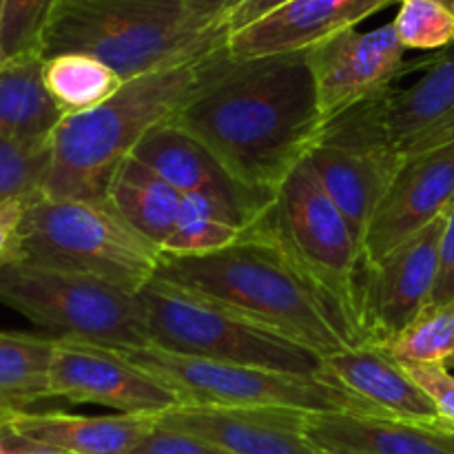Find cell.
<instances>
[{"mask_svg": "<svg viewBox=\"0 0 454 454\" xmlns=\"http://www.w3.org/2000/svg\"><path fill=\"white\" fill-rule=\"evenodd\" d=\"M319 380L344 388L381 417L442 424L437 408L433 406L424 390L408 377L402 364L390 357L375 344H362L341 353L324 357V371Z\"/></svg>", "mask_w": 454, "mask_h": 454, "instance_id": "d6986e66", "label": "cell"}, {"mask_svg": "<svg viewBox=\"0 0 454 454\" xmlns=\"http://www.w3.org/2000/svg\"><path fill=\"white\" fill-rule=\"evenodd\" d=\"M388 89L326 120L306 158L328 198L353 226L362 251L368 224L403 162L386 122Z\"/></svg>", "mask_w": 454, "mask_h": 454, "instance_id": "30bf717a", "label": "cell"}, {"mask_svg": "<svg viewBox=\"0 0 454 454\" xmlns=\"http://www.w3.org/2000/svg\"><path fill=\"white\" fill-rule=\"evenodd\" d=\"M229 38V20H204L184 0H58L40 58L87 53L129 82L198 65Z\"/></svg>", "mask_w": 454, "mask_h": 454, "instance_id": "3957f363", "label": "cell"}, {"mask_svg": "<svg viewBox=\"0 0 454 454\" xmlns=\"http://www.w3.org/2000/svg\"><path fill=\"white\" fill-rule=\"evenodd\" d=\"M304 417L306 412L284 408L177 406L155 421L231 454H319L306 439Z\"/></svg>", "mask_w": 454, "mask_h": 454, "instance_id": "9a60e30c", "label": "cell"}, {"mask_svg": "<svg viewBox=\"0 0 454 454\" xmlns=\"http://www.w3.org/2000/svg\"><path fill=\"white\" fill-rule=\"evenodd\" d=\"M198 65L140 75L124 82L105 105L62 115L49 137L51 160L40 195L53 200L109 198L120 164L131 158L151 129L171 120L186 100Z\"/></svg>", "mask_w": 454, "mask_h": 454, "instance_id": "277c9868", "label": "cell"}, {"mask_svg": "<svg viewBox=\"0 0 454 454\" xmlns=\"http://www.w3.org/2000/svg\"><path fill=\"white\" fill-rule=\"evenodd\" d=\"M131 158L151 168L155 176L168 182L182 195L195 193V191L224 195L231 202L242 207L251 217V222L269 207L260 198L242 189L202 142L182 131L171 120L151 129L137 142Z\"/></svg>", "mask_w": 454, "mask_h": 454, "instance_id": "44dd1931", "label": "cell"}, {"mask_svg": "<svg viewBox=\"0 0 454 454\" xmlns=\"http://www.w3.org/2000/svg\"><path fill=\"white\" fill-rule=\"evenodd\" d=\"M62 115L43 82V58L27 56L0 65V137L47 140Z\"/></svg>", "mask_w": 454, "mask_h": 454, "instance_id": "7402d4cb", "label": "cell"}, {"mask_svg": "<svg viewBox=\"0 0 454 454\" xmlns=\"http://www.w3.org/2000/svg\"><path fill=\"white\" fill-rule=\"evenodd\" d=\"M0 304L67 340L115 350L153 348L140 295L93 275L12 262L0 266Z\"/></svg>", "mask_w": 454, "mask_h": 454, "instance_id": "52a82bcc", "label": "cell"}, {"mask_svg": "<svg viewBox=\"0 0 454 454\" xmlns=\"http://www.w3.org/2000/svg\"><path fill=\"white\" fill-rule=\"evenodd\" d=\"M397 0H288L253 25L231 34L235 58L279 56L306 51Z\"/></svg>", "mask_w": 454, "mask_h": 454, "instance_id": "2e32d148", "label": "cell"}, {"mask_svg": "<svg viewBox=\"0 0 454 454\" xmlns=\"http://www.w3.org/2000/svg\"><path fill=\"white\" fill-rule=\"evenodd\" d=\"M319 454H324V452H319Z\"/></svg>", "mask_w": 454, "mask_h": 454, "instance_id": "7bdbcfd3", "label": "cell"}, {"mask_svg": "<svg viewBox=\"0 0 454 454\" xmlns=\"http://www.w3.org/2000/svg\"><path fill=\"white\" fill-rule=\"evenodd\" d=\"M437 3H442L443 7H446V9H450V12L454 13V0H437Z\"/></svg>", "mask_w": 454, "mask_h": 454, "instance_id": "74e56055", "label": "cell"}, {"mask_svg": "<svg viewBox=\"0 0 454 454\" xmlns=\"http://www.w3.org/2000/svg\"><path fill=\"white\" fill-rule=\"evenodd\" d=\"M153 428L155 417L122 412L84 417L58 411H12L0 419L3 434L71 454H129Z\"/></svg>", "mask_w": 454, "mask_h": 454, "instance_id": "ffe728a7", "label": "cell"}, {"mask_svg": "<svg viewBox=\"0 0 454 454\" xmlns=\"http://www.w3.org/2000/svg\"><path fill=\"white\" fill-rule=\"evenodd\" d=\"M395 31L406 49H446L454 43V13L437 0H399Z\"/></svg>", "mask_w": 454, "mask_h": 454, "instance_id": "f546056e", "label": "cell"}, {"mask_svg": "<svg viewBox=\"0 0 454 454\" xmlns=\"http://www.w3.org/2000/svg\"><path fill=\"white\" fill-rule=\"evenodd\" d=\"M7 412H12V411H4V408H0V419H3V417L7 415Z\"/></svg>", "mask_w": 454, "mask_h": 454, "instance_id": "60d3db41", "label": "cell"}, {"mask_svg": "<svg viewBox=\"0 0 454 454\" xmlns=\"http://www.w3.org/2000/svg\"><path fill=\"white\" fill-rule=\"evenodd\" d=\"M184 3L195 16L204 20H231L235 9L242 7L247 0H184Z\"/></svg>", "mask_w": 454, "mask_h": 454, "instance_id": "d590c367", "label": "cell"}, {"mask_svg": "<svg viewBox=\"0 0 454 454\" xmlns=\"http://www.w3.org/2000/svg\"><path fill=\"white\" fill-rule=\"evenodd\" d=\"M29 200H7L0 204V266L20 260V226Z\"/></svg>", "mask_w": 454, "mask_h": 454, "instance_id": "d6a6232c", "label": "cell"}, {"mask_svg": "<svg viewBox=\"0 0 454 454\" xmlns=\"http://www.w3.org/2000/svg\"><path fill=\"white\" fill-rule=\"evenodd\" d=\"M251 226V217L229 198L208 191L182 195L176 229L164 242L167 255H208L231 247Z\"/></svg>", "mask_w": 454, "mask_h": 454, "instance_id": "cb8c5ba5", "label": "cell"}, {"mask_svg": "<svg viewBox=\"0 0 454 454\" xmlns=\"http://www.w3.org/2000/svg\"><path fill=\"white\" fill-rule=\"evenodd\" d=\"M158 278L306 346L319 357L353 348L322 293L255 226L208 255L162 253Z\"/></svg>", "mask_w": 454, "mask_h": 454, "instance_id": "7a4b0ae2", "label": "cell"}, {"mask_svg": "<svg viewBox=\"0 0 454 454\" xmlns=\"http://www.w3.org/2000/svg\"><path fill=\"white\" fill-rule=\"evenodd\" d=\"M56 337L0 331V408L27 411V406L51 397V375Z\"/></svg>", "mask_w": 454, "mask_h": 454, "instance_id": "d4e9b609", "label": "cell"}, {"mask_svg": "<svg viewBox=\"0 0 454 454\" xmlns=\"http://www.w3.org/2000/svg\"><path fill=\"white\" fill-rule=\"evenodd\" d=\"M446 215L430 222L381 262L364 266V344H384L402 333L433 300Z\"/></svg>", "mask_w": 454, "mask_h": 454, "instance_id": "7c38bea8", "label": "cell"}, {"mask_svg": "<svg viewBox=\"0 0 454 454\" xmlns=\"http://www.w3.org/2000/svg\"><path fill=\"white\" fill-rule=\"evenodd\" d=\"M162 251L137 233L106 200L27 202L20 226V260L75 270L140 293L158 275Z\"/></svg>", "mask_w": 454, "mask_h": 454, "instance_id": "8992f818", "label": "cell"}, {"mask_svg": "<svg viewBox=\"0 0 454 454\" xmlns=\"http://www.w3.org/2000/svg\"><path fill=\"white\" fill-rule=\"evenodd\" d=\"M251 226L286 253L328 301L350 344L362 346V244L306 160Z\"/></svg>", "mask_w": 454, "mask_h": 454, "instance_id": "5b68a950", "label": "cell"}, {"mask_svg": "<svg viewBox=\"0 0 454 454\" xmlns=\"http://www.w3.org/2000/svg\"><path fill=\"white\" fill-rule=\"evenodd\" d=\"M421 67L415 82L386 93V122L402 160L454 145V43Z\"/></svg>", "mask_w": 454, "mask_h": 454, "instance_id": "e0dca14e", "label": "cell"}, {"mask_svg": "<svg viewBox=\"0 0 454 454\" xmlns=\"http://www.w3.org/2000/svg\"><path fill=\"white\" fill-rule=\"evenodd\" d=\"M43 82L62 114L96 109L122 89V78L87 53H58L43 60Z\"/></svg>", "mask_w": 454, "mask_h": 454, "instance_id": "484cf974", "label": "cell"}, {"mask_svg": "<svg viewBox=\"0 0 454 454\" xmlns=\"http://www.w3.org/2000/svg\"><path fill=\"white\" fill-rule=\"evenodd\" d=\"M399 364L454 362V300L428 304L402 333L380 344Z\"/></svg>", "mask_w": 454, "mask_h": 454, "instance_id": "4316f807", "label": "cell"}, {"mask_svg": "<svg viewBox=\"0 0 454 454\" xmlns=\"http://www.w3.org/2000/svg\"><path fill=\"white\" fill-rule=\"evenodd\" d=\"M412 381L437 408L439 417L454 424V375L446 364H402Z\"/></svg>", "mask_w": 454, "mask_h": 454, "instance_id": "4dcf8cb0", "label": "cell"}, {"mask_svg": "<svg viewBox=\"0 0 454 454\" xmlns=\"http://www.w3.org/2000/svg\"><path fill=\"white\" fill-rule=\"evenodd\" d=\"M0 454H9V450H7V443H4V439L0 437Z\"/></svg>", "mask_w": 454, "mask_h": 454, "instance_id": "ab89813d", "label": "cell"}, {"mask_svg": "<svg viewBox=\"0 0 454 454\" xmlns=\"http://www.w3.org/2000/svg\"><path fill=\"white\" fill-rule=\"evenodd\" d=\"M153 348L211 362L319 377L324 357L155 275L140 293Z\"/></svg>", "mask_w": 454, "mask_h": 454, "instance_id": "ba28073f", "label": "cell"}, {"mask_svg": "<svg viewBox=\"0 0 454 454\" xmlns=\"http://www.w3.org/2000/svg\"><path fill=\"white\" fill-rule=\"evenodd\" d=\"M304 434L324 454H454V424L353 412H306Z\"/></svg>", "mask_w": 454, "mask_h": 454, "instance_id": "ac0fdd59", "label": "cell"}, {"mask_svg": "<svg viewBox=\"0 0 454 454\" xmlns=\"http://www.w3.org/2000/svg\"><path fill=\"white\" fill-rule=\"evenodd\" d=\"M109 202L137 233L162 251L176 229L182 193L136 158H127L111 182Z\"/></svg>", "mask_w": 454, "mask_h": 454, "instance_id": "603a6c76", "label": "cell"}, {"mask_svg": "<svg viewBox=\"0 0 454 454\" xmlns=\"http://www.w3.org/2000/svg\"><path fill=\"white\" fill-rule=\"evenodd\" d=\"M129 454H231L193 434L177 433L158 426Z\"/></svg>", "mask_w": 454, "mask_h": 454, "instance_id": "1f68e13d", "label": "cell"}, {"mask_svg": "<svg viewBox=\"0 0 454 454\" xmlns=\"http://www.w3.org/2000/svg\"><path fill=\"white\" fill-rule=\"evenodd\" d=\"M171 122L202 142L242 189L270 204L324 129L309 56L235 58L222 49L200 62Z\"/></svg>", "mask_w": 454, "mask_h": 454, "instance_id": "6da1fadb", "label": "cell"}, {"mask_svg": "<svg viewBox=\"0 0 454 454\" xmlns=\"http://www.w3.org/2000/svg\"><path fill=\"white\" fill-rule=\"evenodd\" d=\"M452 300H454V202L446 213L442 248H439V275H437V284H434L430 304H443V301H452Z\"/></svg>", "mask_w": 454, "mask_h": 454, "instance_id": "836d02e7", "label": "cell"}, {"mask_svg": "<svg viewBox=\"0 0 454 454\" xmlns=\"http://www.w3.org/2000/svg\"><path fill=\"white\" fill-rule=\"evenodd\" d=\"M51 160L47 140L0 137V204L7 200H31L43 193Z\"/></svg>", "mask_w": 454, "mask_h": 454, "instance_id": "83f0119b", "label": "cell"}, {"mask_svg": "<svg viewBox=\"0 0 454 454\" xmlns=\"http://www.w3.org/2000/svg\"><path fill=\"white\" fill-rule=\"evenodd\" d=\"M49 393L71 403L114 408L122 415L158 417L182 406L164 381L137 368L120 350L67 337H56Z\"/></svg>", "mask_w": 454, "mask_h": 454, "instance_id": "8fae6325", "label": "cell"}, {"mask_svg": "<svg viewBox=\"0 0 454 454\" xmlns=\"http://www.w3.org/2000/svg\"><path fill=\"white\" fill-rule=\"evenodd\" d=\"M120 353L137 368L164 381L180 397L182 406L284 408L300 412H353L381 417L366 402L319 377L211 362L160 348Z\"/></svg>", "mask_w": 454, "mask_h": 454, "instance_id": "9c48e42d", "label": "cell"}, {"mask_svg": "<svg viewBox=\"0 0 454 454\" xmlns=\"http://www.w3.org/2000/svg\"><path fill=\"white\" fill-rule=\"evenodd\" d=\"M403 51L393 22L372 31L344 29L306 49L324 122L393 87L406 69Z\"/></svg>", "mask_w": 454, "mask_h": 454, "instance_id": "4fadbf2b", "label": "cell"}, {"mask_svg": "<svg viewBox=\"0 0 454 454\" xmlns=\"http://www.w3.org/2000/svg\"><path fill=\"white\" fill-rule=\"evenodd\" d=\"M0 437H3L4 443H7L9 454H71L65 450H58V448H51V446H40V443L22 442V439L9 437V434H3V433H0Z\"/></svg>", "mask_w": 454, "mask_h": 454, "instance_id": "8d00e7d4", "label": "cell"}, {"mask_svg": "<svg viewBox=\"0 0 454 454\" xmlns=\"http://www.w3.org/2000/svg\"><path fill=\"white\" fill-rule=\"evenodd\" d=\"M58 0H4L0 27L3 62L40 56L44 31Z\"/></svg>", "mask_w": 454, "mask_h": 454, "instance_id": "f1b7e54d", "label": "cell"}, {"mask_svg": "<svg viewBox=\"0 0 454 454\" xmlns=\"http://www.w3.org/2000/svg\"><path fill=\"white\" fill-rule=\"evenodd\" d=\"M288 0H247L239 9H235L233 16H231L229 25H231V34L238 29H244V27L253 25L255 20L264 18L266 13L275 12L278 7L286 4Z\"/></svg>", "mask_w": 454, "mask_h": 454, "instance_id": "e575fe53", "label": "cell"}, {"mask_svg": "<svg viewBox=\"0 0 454 454\" xmlns=\"http://www.w3.org/2000/svg\"><path fill=\"white\" fill-rule=\"evenodd\" d=\"M452 202L454 145L403 160L368 224L364 266L381 262L430 222L446 215Z\"/></svg>", "mask_w": 454, "mask_h": 454, "instance_id": "5bb4252c", "label": "cell"}, {"mask_svg": "<svg viewBox=\"0 0 454 454\" xmlns=\"http://www.w3.org/2000/svg\"><path fill=\"white\" fill-rule=\"evenodd\" d=\"M448 368H454V362H452V364H450V366H448Z\"/></svg>", "mask_w": 454, "mask_h": 454, "instance_id": "b9f144b4", "label": "cell"}, {"mask_svg": "<svg viewBox=\"0 0 454 454\" xmlns=\"http://www.w3.org/2000/svg\"><path fill=\"white\" fill-rule=\"evenodd\" d=\"M3 7H4V0H0V27H3ZM0 65H3V53H0Z\"/></svg>", "mask_w": 454, "mask_h": 454, "instance_id": "f35d334b", "label": "cell"}]
</instances>
